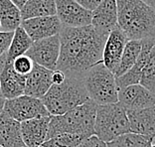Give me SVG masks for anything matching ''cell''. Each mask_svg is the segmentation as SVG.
Returning a JSON list of instances; mask_svg holds the SVG:
<instances>
[{
	"label": "cell",
	"instance_id": "30bf717a",
	"mask_svg": "<svg viewBox=\"0 0 155 147\" xmlns=\"http://www.w3.org/2000/svg\"><path fill=\"white\" fill-rule=\"evenodd\" d=\"M127 42V37L118 25H116L110 31L105 40L103 51V64L114 75L117 70L123 50Z\"/></svg>",
	"mask_w": 155,
	"mask_h": 147
},
{
	"label": "cell",
	"instance_id": "277c9868",
	"mask_svg": "<svg viewBox=\"0 0 155 147\" xmlns=\"http://www.w3.org/2000/svg\"><path fill=\"white\" fill-rule=\"evenodd\" d=\"M83 79L66 77L60 85H53L41 100L51 115H62L87 101Z\"/></svg>",
	"mask_w": 155,
	"mask_h": 147
},
{
	"label": "cell",
	"instance_id": "74e56055",
	"mask_svg": "<svg viewBox=\"0 0 155 147\" xmlns=\"http://www.w3.org/2000/svg\"><path fill=\"white\" fill-rule=\"evenodd\" d=\"M0 147H1V146H0Z\"/></svg>",
	"mask_w": 155,
	"mask_h": 147
},
{
	"label": "cell",
	"instance_id": "4316f807",
	"mask_svg": "<svg viewBox=\"0 0 155 147\" xmlns=\"http://www.w3.org/2000/svg\"><path fill=\"white\" fill-rule=\"evenodd\" d=\"M14 32H2L0 31V57L5 54L11 43Z\"/></svg>",
	"mask_w": 155,
	"mask_h": 147
},
{
	"label": "cell",
	"instance_id": "44dd1931",
	"mask_svg": "<svg viewBox=\"0 0 155 147\" xmlns=\"http://www.w3.org/2000/svg\"><path fill=\"white\" fill-rule=\"evenodd\" d=\"M142 49V41L137 40H128L126 43L124 50L121 56L120 62L117 67V70L114 73L115 78L122 76L125 74L128 70L131 69L138 59Z\"/></svg>",
	"mask_w": 155,
	"mask_h": 147
},
{
	"label": "cell",
	"instance_id": "1f68e13d",
	"mask_svg": "<svg viewBox=\"0 0 155 147\" xmlns=\"http://www.w3.org/2000/svg\"><path fill=\"white\" fill-rule=\"evenodd\" d=\"M141 1H143L144 3H145V4L150 6L151 8H152L155 11V0H141Z\"/></svg>",
	"mask_w": 155,
	"mask_h": 147
},
{
	"label": "cell",
	"instance_id": "d590c367",
	"mask_svg": "<svg viewBox=\"0 0 155 147\" xmlns=\"http://www.w3.org/2000/svg\"><path fill=\"white\" fill-rule=\"evenodd\" d=\"M0 31H1V26H0Z\"/></svg>",
	"mask_w": 155,
	"mask_h": 147
},
{
	"label": "cell",
	"instance_id": "d6986e66",
	"mask_svg": "<svg viewBox=\"0 0 155 147\" xmlns=\"http://www.w3.org/2000/svg\"><path fill=\"white\" fill-rule=\"evenodd\" d=\"M21 11L11 0H0V26L2 32H14L21 26Z\"/></svg>",
	"mask_w": 155,
	"mask_h": 147
},
{
	"label": "cell",
	"instance_id": "cb8c5ba5",
	"mask_svg": "<svg viewBox=\"0 0 155 147\" xmlns=\"http://www.w3.org/2000/svg\"><path fill=\"white\" fill-rule=\"evenodd\" d=\"M107 144V147H150L152 140L145 136L129 132L119 136Z\"/></svg>",
	"mask_w": 155,
	"mask_h": 147
},
{
	"label": "cell",
	"instance_id": "2e32d148",
	"mask_svg": "<svg viewBox=\"0 0 155 147\" xmlns=\"http://www.w3.org/2000/svg\"><path fill=\"white\" fill-rule=\"evenodd\" d=\"M130 132L153 140L155 137V104L153 106L138 110L126 111Z\"/></svg>",
	"mask_w": 155,
	"mask_h": 147
},
{
	"label": "cell",
	"instance_id": "8fae6325",
	"mask_svg": "<svg viewBox=\"0 0 155 147\" xmlns=\"http://www.w3.org/2000/svg\"><path fill=\"white\" fill-rule=\"evenodd\" d=\"M118 103L127 110H138L153 106L155 93L141 85H132L118 90Z\"/></svg>",
	"mask_w": 155,
	"mask_h": 147
},
{
	"label": "cell",
	"instance_id": "7c38bea8",
	"mask_svg": "<svg viewBox=\"0 0 155 147\" xmlns=\"http://www.w3.org/2000/svg\"><path fill=\"white\" fill-rule=\"evenodd\" d=\"M117 25L116 0H103L91 11V26L97 34L107 38L110 31Z\"/></svg>",
	"mask_w": 155,
	"mask_h": 147
},
{
	"label": "cell",
	"instance_id": "d6a6232c",
	"mask_svg": "<svg viewBox=\"0 0 155 147\" xmlns=\"http://www.w3.org/2000/svg\"><path fill=\"white\" fill-rule=\"evenodd\" d=\"M4 103H5V99L1 96V94H0V114H1L2 111H3V107H4Z\"/></svg>",
	"mask_w": 155,
	"mask_h": 147
},
{
	"label": "cell",
	"instance_id": "6da1fadb",
	"mask_svg": "<svg viewBox=\"0 0 155 147\" xmlns=\"http://www.w3.org/2000/svg\"><path fill=\"white\" fill-rule=\"evenodd\" d=\"M60 56L56 70L66 77L83 79L87 72L103 62V51L107 38L94 27H63L60 32Z\"/></svg>",
	"mask_w": 155,
	"mask_h": 147
},
{
	"label": "cell",
	"instance_id": "3957f363",
	"mask_svg": "<svg viewBox=\"0 0 155 147\" xmlns=\"http://www.w3.org/2000/svg\"><path fill=\"white\" fill-rule=\"evenodd\" d=\"M97 107V104L89 100L62 115H51L47 140L64 133L82 135L84 138L94 135Z\"/></svg>",
	"mask_w": 155,
	"mask_h": 147
},
{
	"label": "cell",
	"instance_id": "9c48e42d",
	"mask_svg": "<svg viewBox=\"0 0 155 147\" xmlns=\"http://www.w3.org/2000/svg\"><path fill=\"white\" fill-rule=\"evenodd\" d=\"M56 16L63 27L79 28L91 25V11L76 0H55Z\"/></svg>",
	"mask_w": 155,
	"mask_h": 147
},
{
	"label": "cell",
	"instance_id": "f1b7e54d",
	"mask_svg": "<svg viewBox=\"0 0 155 147\" xmlns=\"http://www.w3.org/2000/svg\"><path fill=\"white\" fill-rule=\"evenodd\" d=\"M76 1L83 7H84L86 9L90 10V11H93L103 0H76Z\"/></svg>",
	"mask_w": 155,
	"mask_h": 147
},
{
	"label": "cell",
	"instance_id": "603a6c76",
	"mask_svg": "<svg viewBox=\"0 0 155 147\" xmlns=\"http://www.w3.org/2000/svg\"><path fill=\"white\" fill-rule=\"evenodd\" d=\"M139 85L155 93V46L151 48L143 66Z\"/></svg>",
	"mask_w": 155,
	"mask_h": 147
},
{
	"label": "cell",
	"instance_id": "5b68a950",
	"mask_svg": "<svg viewBox=\"0 0 155 147\" xmlns=\"http://www.w3.org/2000/svg\"><path fill=\"white\" fill-rule=\"evenodd\" d=\"M127 113L119 103L97 106L94 121V135L108 143L123 134L129 133Z\"/></svg>",
	"mask_w": 155,
	"mask_h": 147
},
{
	"label": "cell",
	"instance_id": "7a4b0ae2",
	"mask_svg": "<svg viewBox=\"0 0 155 147\" xmlns=\"http://www.w3.org/2000/svg\"><path fill=\"white\" fill-rule=\"evenodd\" d=\"M117 25L128 40L155 44V11L141 0H116Z\"/></svg>",
	"mask_w": 155,
	"mask_h": 147
},
{
	"label": "cell",
	"instance_id": "4fadbf2b",
	"mask_svg": "<svg viewBox=\"0 0 155 147\" xmlns=\"http://www.w3.org/2000/svg\"><path fill=\"white\" fill-rule=\"evenodd\" d=\"M21 27L34 42L59 35L63 25L58 17L54 15L23 20Z\"/></svg>",
	"mask_w": 155,
	"mask_h": 147
},
{
	"label": "cell",
	"instance_id": "5bb4252c",
	"mask_svg": "<svg viewBox=\"0 0 155 147\" xmlns=\"http://www.w3.org/2000/svg\"><path fill=\"white\" fill-rule=\"evenodd\" d=\"M52 75L53 71L34 63L32 71L26 77L24 94L41 100L53 86Z\"/></svg>",
	"mask_w": 155,
	"mask_h": 147
},
{
	"label": "cell",
	"instance_id": "7402d4cb",
	"mask_svg": "<svg viewBox=\"0 0 155 147\" xmlns=\"http://www.w3.org/2000/svg\"><path fill=\"white\" fill-rule=\"evenodd\" d=\"M32 43L33 41L28 36L25 30L21 26L18 27L14 31L11 43H10V46L6 52L7 61H13L16 58L25 55Z\"/></svg>",
	"mask_w": 155,
	"mask_h": 147
},
{
	"label": "cell",
	"instance_id": "ac0fdd59",
	"mask_svg": "<svg viewBox=\"0 0 155 147\" xmlns=\"http://www.w3.org/2000/svg\"><path fill=\"white\" fill-rule=\"evenodd\" d=\"M0 146L25 147L21 136V123L4 111L0 114Z\"/></svg>",
	"mask_w": 155,
	"mask_h": 147
},
{
	"label": "cell",
	"instance_id": "d4e9b609",
	"mask_svg": "<svg viewBox=\"0 0 155 147\" xmlns=\"http://www.w3.org/2000/svg\"><path fill=\"white\" fill-rule=\"evenodd\" d=\"M84 139L86 138L82 135L64 133L46 140L42 147H77Z\"/></svg>",
	"mask_w": 155,
	"mask_h": 147
},
{
	"label": "cell",
	"instance_id": "836d02e7",
	"mask_svg": "<svg viewBox=\"0 0 155 147\" xmlns=\"http://www.w3.org/2000/svg\"><path fill=\"white\" fill-rule=\"evenodd\" d=\"M150 147H155V143H152V144H151V146Z\"/></svg>",
	"mask_w": 155,
	"mask_h": 147
},
{
	"label": "cell",
	"instance_id": "52a82bcc",
	"mask_svg": "<svg viewBox=\"0 0 155 147\" xmlns=\"http://www.w3.org/2000/svg\"><path fill=\"white\" fill-rule=\"evenodd\" d=\"M3 111L20 123L34 118L51 116L40 99L25 94L12 100H5Z\"/></svg>",
	"mask_w": 155,
	"mask_h": 147
},
{
	"label": "cell",
	"instance_id": "ffe728a7",
	"mask_svg": "<svg viewBox=\"0 0 155 147\" xmlns=\"http://www.w3.org/2000/svg\"><path fill=\"white\" fill-rule=\"evenodd\" d=\"M23 20L56 15L55 0H27L20 9Z\"/></svg>",
	"mask_w": 155,
	"mask_h": 147
},
{
	"label": "cell",
	"instance_id": "83f0119b",
	"mask_svg": "<svg viewBox=\"0 0 155 147\" xmlns=\"http://www.w3.org/2000/svg\"><path fill=\"white\" fill-rule=\"evenodd\" d=\"M77 147H107V144L101 140L97 135H91L84 139Z\"/></svg>",
	"mask_w": 155,
	"mask_h": 147
},
{
	"label": "cell",
	"instance_id": "4dcf8cb0",
	"mask_svg": "<svg viewBox=\"0 0 155 147\" xmlns=\"http://www.w3.org/2000/svg\"><path fill=\"white\" fill-rule=\"evenodd\" d=\"M11 1H12L17 7H18L19 9H21V8L23 7V5L26 3L27 0H11Z\"/></svg>",
	"mask_w": 155,
	"mask_h": 147
},
{
	"label": "cell",
	"instance_id": "8992f818",
	"mask_svg": "<svg viewBox=\"0 0 155 147\" xmlns=\"http://www.w3.org/2000/svg\"><path fill=\"white\" fill-rule=\"evenodd\" d=\"M83 82L89 99L97 106L118 103V90L115 77L103 62L87 72Z\"/></svg>",
	"mask_w": 155,
	"mask_h": 147
},
{
	"label": "cell",
	"instance_id": "e575fe53",
	"mask_svg": "<svg viewBox=\"0 0 155 147\" xmlns=\"http://www.w3.org/2000/svg\"><path fill=\"white\" fill-rule=\"evenodd\" d=\"M152 143H155V137L153 138V140H152Z\"/></svg>",
	"mask_w": 155,
	"mask_h": 147
},
{
	"label": "cell",
	"instance_id": "9a60e30c",
	"mask_svg": "<svg viewBox=\"0 0 155 147\" xmlns=\"http://www.w3.org/2000/svg\"><path fill=\"white\" fill-rule=\"evenodd\" d=\"M13 61H7L0 73V94L5 100H12L24 94L26 77L17 74L13 69Z\"/></svg>",
	"mask_w": 155,
	"mask_h": 147
},
{
	"label": "cell",
	"instance_id": "ba28073f",
	"mask_svg": "<svg viewBox=\"0 0 155 147\" xmlns=\"http://www.w3.org/2000/svg\"><path fill=\"white\" fill-rule=\"evenodd\" d=\"M60 35H56L43 40L34 41L25 55L35 64L50 71H55L60 56Z\"/></svg>",
	"mask_w": 155,
	"mask_h": 147
},
{
	"label": "cell",
	"instance_id": "f546056e",
	"mask_svg": "<svg viewBox=\"0 0 155 147\" xmlns=\"http://www.w3.org/2000/svg\"><path fill=\"white\" fill-rule=\"evenodd\" d=\"M66 80V75L64 73H62L61 71L55 70L53 71L52 75V80H53V85H60Z\"/></svg>",
	"mask_w": 155,
	"mask_h": 147
},
{
	"label": "cell",
	"instance_id": "484cf974",
	"mask_svg": "<svg viewBox=\"0 0 155 147\" xmlns=\"http://www.w3.org/2000/svg\"><path fill=\"white\" fill-rule=\"evenodd\" d=\"M13 69L17 74H19L21 76L27 77L31 73L33 69L34 63L29 57H27L26 55H23L21 57L16 58L15 60L12 62Z\"/></svg>",
	"mask_w": 155,
	"mask_h": 147
},
{
	"label": "cell",
	"instance_id": "e0dca14e",
	"mask_svg": "<svg viewBox=\"0 0 155 147\" xmlns=\"http://www.w3.org/2000/svg\"><path fill=\"white\" fill-rule=\"evenodd\" d=\"M50 117L34 118L21 122V136L26 147H41L47 140Z\"/></svg>",
	"mask_w": 155,
	"mask_h": 147
},
{
	"label": "cell",
	"instance_id": "8d00e7d4",
	"mask_svg": "<svg viewBox=\"0 0 155 147\" xmlns=\"http://www.w3.org/2000/svg\"><path fill=\"white\" fill-rule=\"evenodd\" d=\"M25 147H26V146H25ZM41 147H42V146H41Z\"/></svg>",
	"mask_w": 155,
	"mask_h": 147
}]
</instances>
